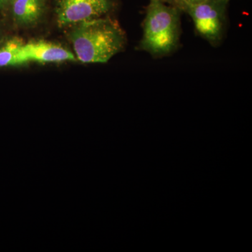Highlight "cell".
<instances>
[{
  "label": "cell",
  "instance_id": "7",
  "mask_svg": "<svg viewBox=\"0 0 252 252\" xmlns=\"http://www.w3.org/2000/svg\"><path fill=\"white\" fill-rule=\"evenodd\" d=\"M24 44L22 39L11 38L0 46V67L21 65L26 64L21 54V48Z\"/></svg>",
  "mask_w": 252,
  "mask_h": 252
},
{
  "label": "cell",
  "instance_id": "11",
  "mask_svg": "<svg viewBox=\"0 0 252 252\" xmlns=\"http://www.w3.org/2000/svg\"><path fill=\"white\" fill-rule=\"evenodd\" d=\"M4 31H3L2 28L0 26V45L2 44V41L4 40Z\"/></svg>",
  "mask_w": 252,
  "mask_h": 252
},
{
  "label": "cell",
  "instance_id": "10",
  "mask_svg": "<svg viewBox=\"0 0 252 252\" xmlns=\"http://www.w3.org/2000/svg\"><path fill=\"white\" fill-rule=\"evenodd\" d=\"M185 1L186 4H187V7L189 5H193L199 4V3L202 2L204 0H183ZM187 9V8H186ZM186 10V9H185Z\"/></svg>",
  "mask_w": 252,
  "mask_h": 252
},
{
  "label": "cell",
  "instance_id": "12",
  "mask_svg": "<svg viewBox=\"0 0 252 252\" xmlns=\"http://www.w3.org/2000/svg\"><path fill=\"white\" fill-rule=\"evenodd\" d=\"M8 1H9V3L11 2V1H12V0H8Z\"/></svg>",
  "mask_w": 252,
  "mask_h": 252
},
{
  "label": "cell",
  "instance_id": "9",
  "mask_svg": "<svg viewBox=\"0 0 252 252\" xmlns=\"http://www.w3.org/2000/svg\"><path fill=\"white\" fill-rule=\"evenodd\" d=\"M9 6V1L8 0H0V11H4L7 9Z\"/></svg>",
  "mask_w": 252,
  "mask_h": 252
},
{
  "label": "cell",
  "instance_id": "3",
  "mask_svg": "<svg viewBox=\"0 0 252 252\" xmlns=\"http://www.w3.org/2000/svg\"><path fill=\"white\" fill-rule=\"evenodd\" d=\"M230 0H204L199 4L189 5L185 12L193 21L198 35L216 46L224 35L227 9Z\"/></svg>",
  "mask_w": 252,
  "mask_h": 252
},
{
  "label": "cell",
  "instance_id": "1",
  "mask_svg": "<svg viewBox=\"0 0 252 252\" xmlns=\"http://www.w3.org/2000/svg\"><path fill=\"white\" fill-rule=\"evenodd\" d=\"M68 29L74 56L83 63H107L125 47V32L108 16L82 21Z\"/></svg>",
  "mask_w": 252,
  "mask_h": 252
},
{
  "label": "cell",
  "instance_id": "6",
  "mask_svg": "<svg viewBox=\"0 0 252 252\" xmlns=\"http://www.w3.org/2000/svg\"><path fill=\"white\" fill-rule=\"evenodd\" d=\"M47 0H12L8 8L15 25L21 28L35 26L45 13Z\"/></svg>",
  "mask_w": 252,
  "mask_h": 252
},
{
  "label": "cell",
  "instance_id": "4",
  "mask_svg": "<svg viewBox=\"0 0 252 252\" xmlns=\"http://www.w3.org/2000/svg\"><path fill=\"white\" fill-rule=\"evenodd\" d=\"M56 22L68 28L78 23L108 16L115 0H54Z\"/></svg>",
  "mask_w": 252,
  "mask_h": 252
},
{
  "label": "cell",
  "instance_id": "5",
  "mask_svg": "<svg viewBox=\"0 0 252 252\" xmlns=\"http://www.w3.org/2000/svg\"><path fill=\"white\" fill-rule=\"evenodd\" d=\"M21 54L25 63H63L77 60L74 54L62 46L41 39L24 43L21 48Z\"/></svg>",
  "mask_w": 252,
  "mask_h": 252
},
{
  "label": "cell",
  "instance_id": "8",
  "mask_svg": "<svg viewBox=\"0 0 252 252\" xmlns=\"http://www.w3.org/2000/svg\"><path fill=\"white\" fill-rule=\"evenodd\" d=\"M159 1L175 6L180 9L182 12H185L186 8H187V4H185L183 0H159Z\"/></svg>",
  "mask_w": 252,
  "mask_h": 252
},
{
  "label": "cell",
  "instance_id": "2",
  "mask_svg": "<svg viewBox=\"0 0 252 252\" xmlns=\"http://www.w3.org/2000/svg\"><path fill=\"white\" fill-rule=\"evenodd\" d=\"M181 13L182 11L175 6L159 0H149L139 49L154 58L175 52L180 46Z\"/></svg>",
  "mask_w": 252,
  "mask_h": 252
}]
</instances>
